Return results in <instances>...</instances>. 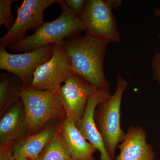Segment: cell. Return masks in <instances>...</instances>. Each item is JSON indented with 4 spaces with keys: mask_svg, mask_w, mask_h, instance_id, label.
Instances as JSON below:
<instances>
[{
    "mask_svg": "<svg viewBox=\"0 0 160 160\" xmlns=\"http://www.w3.org/2000/svg\"><path fill=\"white\" fill-rule=\"evenodd\" d=\"M109 43L86 34L67 38L62 44L70 60L72 72L98 89L110 92V84L103 68Z\"/></svg>",
    "mask_w": 160,
    "mask_h": 160,
    "instance_id": "cell-1",
    "label": "cell"
},
{
    "mask_svg": "<svg viewBox=\"0 0 160 160\" xmlns=\"http://www.w3.org/2000/svg\"><path fill=\"white\" fill-rule=\"evenodd\" d=\"M62 13L49 22H44L31 35L12 44L8 49L17 53L30 52L49 45L60 44L67 38L80 34L84 27L77 16L69 9L62 0H59Z\"/></svg>",
    "mask_w": 160,
    "mask_h": 160,
    "instance_id": "cell-2",
    "label": "cell"
},
{
    "mask_svg": "<svg viewBox=\"0 0 160 160\" xmlns=\"http://www.w3.org/2000/svg\"><path fill=\"white\" fill-rule=\"evenodd\" d=\"M128 83L120 75L117 77L116 89L114 94L100 103L96 107L94 119L102 138L105 147L112 159L115 158L118 146L126 136L121 128V108L124 92Z\"/></svg>",
    "mask_w": 160,
    "mask_h": 160,
    "instance_id": "cell-3",
    "label": "cell"
},
{
    "mask_svg": "<svg viewBox=\"0 0 160 160\" xmlns=\"http://www.w3.org/2000/svg\"><path fill=\"white\" fill-rule=\"evenodd\" d=\"M25 111L27 134L41 131L49 120L65 113L62 103L53 92L23 86L20 94Z\"/></svg>",
    "mask_w": 160,
    "mask_h": 160,
    "instance_id": "cell-4",
    "label": "cell"
},
{
    "mask_svg": "<svg viewBox=\"0 0 160 160\" xmlns=\"http://www.w3.org/2000/svg\"><path fill=\"white\" fill-rule=\"evenodd\" d=\"M112 9L108 0H86L79 17L86 34L109 43L120 42Z\"/></svg>",
    "mask_w": 160,
    "mask_h": 160,
    "instance_id": "cell-5",
    "label": "cell"
},
{
    "mask_svg": "<svg viewBox=\"0 0 160 160\" xmlns=\"http://www.w3.org/2000/svg\"><path fill=\"white\" fill-rule=\"evenodd\" d=\"M59 0H24L17 8L18 14L13 25L0 38V46L8 47L27 36L29 30L36 31L44 23L46 9Z\"/></svg>",
    "mask_w": 160,
    "mask_h": 160,
    "instance_id": "cell-6",
    "label": "cell"
},
{
    "mask_svg": "<svg viewBox=\"0 0 160 160\" xmlns=\"http://www.w3.org/2000/svg\"><path fill=\"white\" fill-rule=\"evenodd\" d=\"M98 90L95 86L72 72L55 93L62 105L66 116L78 128L86 111L89 97Z\"/></svg>",
    "mask_w": 160,
    "mask_h": 160,
    "instance_id": "cell-7",
    "label": "cell"
},
{
    "mask_svg": "<svg viewBox=\"0 0 160 160\" xmlns=\"http://www.w3.org/2000/svg\"><path fill=\"white\" fill-rule=\"evenodd\" d=\"M53 52V45H49L30 52L11 54L0 46V69L14 74L24 86H29L37 69L51 59Z\"/></svg>",
    "mask_w": 160,
    "mask_h": 160,
    "instance_id": "cell-8",
    "label": "cell"
},
{
    "mask_svg": "<svg viewBox=\"0 0 160 160\" xmlns=\"http://www.w3.org/2000/svg\"><path fill=\"white\" fill-rule=\"evenodd\" d=\"M72 73L70 60L62 43L55 44L51 59L38 68L29 86L55 92Z\"/></svg>",
    "mask_w": 160,
    "mask_h": 160,
    "instance_id": "cell-9",
    "label": "cell"
},
{
    "mask_svg": "<svg viewBox=\"0 0 160 160\" xmlns=\"http://www.w3.org/2000/svg\"><path fill=\"white\" fill-rule=\"evenodd\" d=\"M110 92L98 89L89 97L86 111L79 126V130L84 137L100 153V160H113L106 150L102 138L94 119V113L98 105L110 96Z\"/></svg>",
    "mask_w": 160,
    "mask_h": 160,
    "instance_id": "cell-10",
    "label": "cell"
},
{
    "mask_svg": "<svg viewBox=\"0 0 160 160\" xmlns=\"http://www.w3.org/2000/svg\"><path fill=\"white\" fill-rule=\"evenodd\" d=\"M27 133L25 111L21 98L2 116L0 121L1 150L9 149Z\"/></svg>",
    "mask_w": 160,
    "mask_h": 160,
    "instance_id": "cell-11",
    "label": "cell"
},
{
    "mask_svg": "<svg viewBox=\"0 0 160 160\" xmlns=\"http://www.w3.org/2000/svg\"><path fill=\"white\" fill-rule=\"evenodd\" d=\"M117 149L120 153L114 160H155V153L151 144L146 141V132L143 127L130 126Z\"/></svg>",
    "mask_w": 160,
    "mask_h": 160,
    "instance_id": "cell-12",
    "label": "cell"
},
{
    "mask_svg": "<svg viewBox=\"0 0 160 160\" xmlns=\"http://www.w3.org/2000/svg\"><path fill=\"white\" fill-rule=\"evenodd\" d=\"M57 129L54 127H46L37 133L23 138L7 150L13 158L37 160Z\"/></svg>",
    "mask_w": 160,
    "mask_h": 160,
    "instance_id": "cell-13",
    "label": "cell"
},
{
    "mask_svg": "<svg viewBox=\"0 0 160 160\" xmlns=\"http://www.w3.org/2000/svg\"><path fill=\"white\" fill-rule=\"evenodd\" d=\"M59 128L73 160H95L93 156L97 149L85 139L71 120L66 117Z\"/></svg>",
    "mask_w": 160,
    "mask_h": 160,
    "instance_id": "cell-14",
    "label": "cell"
},
{
    "mask_svg": "<svg viewBox=\"0 0 160 160\" xmlns=\"http://www.w3.org/2000/svg\"><path fill=\"white\" fill-rule=\"evenodd\" d=\"M21 80L16 81L9 74L1 76L0 109L1 115L20 99V92L23 86Z\"/></svg>",
    "mask_w": 160,
    "mask_h": 160,
    "instance_id": "cell-15",
    "label": "cell"
},
{
    "mask_svg": "<svg viewBox=\"0 0 160 160\" xmlns=\"http://www.w3.org/2000/svg\"><path fill=\"white\" fill-rule=\"evenodd\" d=\"M37 160H73L60 128H58Z\"/></svg>",
    "mask_w": 160,
    "mask_h": 160,
    "instance_id": "cell-16",
    "label": "cell"
},
{
    "mask_svg": "<svg viewBox=\"0 0 160 160\" xmlns=\"http://www.w3.org/2000/svg\"><path fill=\"white\" fill-rule=\"evenodd\" d=\"M13 0H0V26H4L9 30L14 24V17L11 13V5Z\"/></svg>",
    "mask_w": 160,
    "mask_h": 160,
    "instance_id": "cell-17",
    "label": "cell"
},
{
    "mask_svg": "<svg viewBox=\"0 0 160 160\" xmlns=\"http://www.w3.org/2000/svg\"><path fill=\"white\" fill-rule=\"evenodd\" d=\"M63 2L69 7L76 15L79 18L82 13L86 1L85 0H62Z\"/></svg>",
    "mask_w": 160,
    "mask_h": 160,
    "instance_id": "cell-18",
    "label": "cell"
},
{
    "mask_svg": "<svg viewBox=\"0 0 160 160\" xmlns=\"http://www.w3.org/2000/svg\"><path fill=\"white\" fill-rule=\"evenodd\" d=\"M151 65L153 79L160 85V52L155 53L152 59Z\"/></svg>",
    "mask_w": 160,
    "mask_h": 160,
    "instance_id": "cell-19",
    "label": "cell"
},
{
    "mask_svg": "<svg viewBox=\"0 0 160 160\" xmlns=\"http://www.w3.org/2000/svg\"><path fill=\"white\" fill-rule=\"evenodd\" d=\"M0 160H29L26 158H13L11 156L8 150H1Z\"/></svg>",
    "mask_w": 160,
    "mask_h": 160,
    "instance_id": "cell-20",
    "label": "cell"
},
{
    "mask_svg": "<svg viewBox=\"0 0 160 160\" xmlns=\"http://www.w3.org/2000/svg\"><path fill=\"white\" fill-rule=\"evenodd\" d=\"M112 9H115L121 6L122 2L119 0H108Z\"/></svg>",
    "mask_w": 160,
    "mask_h": 160,
    "instance_id": "cell-21",
    "label": "cell"
},
{
    "mask_svg": "<svg viewBox=\"0 0 160 160\" xmlns=\"http://www.w3.org/2000/svg\"><path fill=\"white\" fill-rule=\"evenodd\" d=\"M153 12H154V14L156 16L160 17V9H155L153 10ZM158 38L160 39V33L158 36Z\"/></svg>",
    "mask_w": 160,
    "mask_h": 160,
    "instance_id": "cell-22",
    "label": "cell"
}]
</instances>
